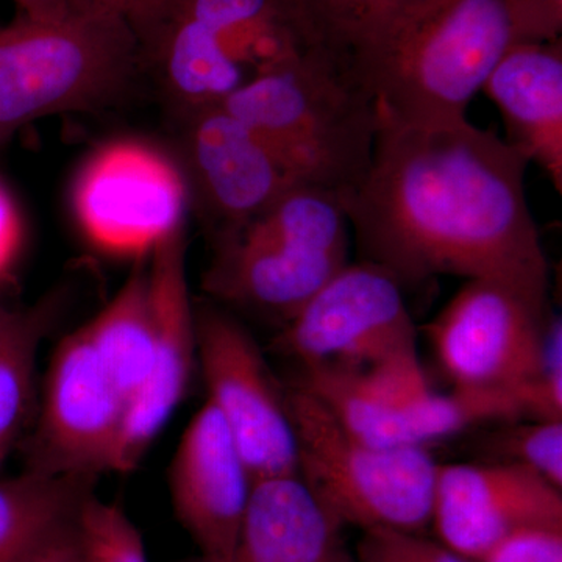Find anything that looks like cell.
<instances>
[{"mask_svg": "<svg viewBox=\"0 0 562 562\" xmlns=\"http://www.w3.org/2000/svg\"><path fill=\"white\" fill-rule=\"evenodd\" d=\"M344 528L301 476L257 479L228 562H358Z\"/></svg>", "mask_w": 562, "mask_h": 562, "instance_id": "e0dca14e", "label": "cell"}, {"mask_svg": "<svg viewBox=\"0 0 562 562\" xmlns=\"http://www.w3.org/2000/svg\"><path fill=\"white\" fill-rule=\"evenodd\" d=\"M87 476L32 471L0 480V562H22L70 522L90 494Z\"/></svg>", "mask_w": 562, "mask_h": 562, "instance_id": "d6986e66", "label": "cell"}, {"mask_svg": "<svg viewBox=\"0 0 562 562\" xmlns=\"http://www.w3.org/2000/svg\"><path fill=\"white\" fill-rule=\"evenodd\" d=\"M20 9L21 16L31 20H60L68 16L63 0H11Z\"/></svg>", "mask_w": 562, "mask_h": 562, "instance_id": "1f68e13d", "label": "cell"}, {"mask_svg": "<svg viewBox=\"0 0 562 562\" xmlns=\"http://www.w3.org/2000/svg\"><path fill=\"white\" fill-rule=\"evenodd\" d=\"M140 72L135 35L120 18L20 14L0 25V146L41 117L113 105Z\"/></svg>", "mask_w": 562, "mask_h": 562, "instance_id": "8992f818", "label": "cell"}, {"mask_svg": "<svg viewBox=\"0 0 562 562\" xmlns=\"http://www.w3.org/2000/svg\"><path fill=\"white\" fill-rule=\"evenodd\" d=\"M222 105L295 180L333 192L344 205L368 173L379 109L330 47L266 70Z\"/></svg>", "mask_w": 562, "mask_h": 562, "instance_id": "277c9868", "label": "cell"}, {"mask_svg": "<svg viewBox=\"0 0 562 562\" xmlns=\"http://www.w3.org/2000/svg\"><path fill=\"white\" fill-rule=\"evenodd\" d=\"M127 401L103 369L83 327L49 362L32 439V471L92 476L111 472Z\"/></svg>", "mask_w": 562, "mask_h": 562, "instance_id": "7c38bea8", "label": "cell"}, {"mask_svg": "<svg viewBox=\"0 0 562 562\" xmlns=\"http://www.w3.org/2000/svg\"><path fill=\"white\" fill-rule=\"evenodd\" d=\"M350 224L338 195L299 183L213 243L202 290L211 302L283 327L349 265Z\"/></svg>", "mask_w": 562, "mask_h": 562, "instance_id": "5b68a950", "label": "cell"}, {"mask_svg": "<svg viewBox=\"0 0 562 562\" xmlns=\"http://www.w3.org/2000/svg\"><path fill=\"white\" fill-rule=\"evenodd\" d=\"M69 13L120 18L128 27L149 16L162 0H63Z\"/></svg>", "mask_w": 562, "mask_h": 562, "instance_id": "f1b7e54d", "label": "cell"}, {"mask_svg": "<svg viewBox=\"0 0 562 562\" xmlns=\"http://www.w3.org/2000/svg\"><path fill=\"white\" fill-rule=\"evenodd\" d=\"M81 235L113 257H147L187 224V180L179 161L139 139H114L92 150L70 194Z\"/></svg>", "mask_w": 562, "mask_h": 562, "instance_id": "30bf717a", "label": "cell"}, {"mask_svg": "<svg viewBox=\"0 0 562 562\" xmlns=\"http://www.w3.org/2000/svg\"><path fill=\"white\" fill-rule=\"evenodd\" d=\"M324 43L341 54L344 49L373 27L420 0H301Z\"/></svg>", "mask_w": 562, "mask_h": 562, "instance_id": "cb8c5ba5", "label": "cell"}, {"mask_svg": "<svg viewBox=\"0 0 562 562\" xmlns=\"http://www.w3.org/2000/svg\"><path fill=\"white\" fill-rule=\"evenodd\" d=\"M532 525H562L561 490L538 473L503 461L438 464L430 527L447 549L473 562Z\"/></svg>", "mask_w": 562, "mask_h": 562, "instance_id": "9a60e30c", "label": "cell"}, {"mask_svg": "<svg viewBox=\"0 0 562 562\" xmlns=\"http://www.w3.org/2000/svg\"><path fill=\"white\" fill-rule=\"evenodd\" d=\"M198 364L251 479L299 475L284 384L241 322L214 302L195 305Z\"/></svg>", "mask_w": 562, "mask_h": 562, "instance_id": "8fae6325", "label": "cell"}, {"mask_svg": "<svg viewBox=\"0 0 562 562\" xmlns=\"http://www.w3.org/2000/svg\"><path fill=\"white\" fill-rule=\"evenodd\" d=\"M483 91L501 110L506 140L562 192V44H516Z\"/></svg>", "mask_w": 562, "mask_h": 562, "instance_id": "ac0fdd59", "label": "cell"}, {"mask_svg": "<svg viewBox=\"0 0 562 562\" xmlns=\"http://www.w3.org/2000/svg\"><path fill=\"white\" fill-rule=\"evenodd\" d=\"M179 120L177 161L187 180L190 206L205 224L211 243L238 231L301 183L222 103Z\"/></svg>", "mask_w": 562, "mask_h": 562, "instance_id": "4fadbf2b", "label": "cell"}, {"mask_svg": "<svg viewBox=\"0 0 562 562\" xmlns=\"http://www.w3.org/2000/svg\"><path fill=\"white\" fill-rule=\"evenodd\" d=\"M486 439L487 453L524 465L562 490V420H514Z\"/></svg>", "mask_w": 562, "mask_h": 562, "instance_id": "603a6c76", "label": "cell"}, {"mask_svg": "<svg viewBox=\"0 0 562 562\" xmlns=\"http://www.w3.org/2000/svg\"><path fill=\"white\" fill-rule=\"evenodd\" d=\"M403 288L371 262L347 265L273 339L302 369L373 372L419 360Z\"/></svg>", "mask_w": 562, "mask_h": 562, "instance_id": "9c48e42d", "label": "cell"}, {"mask_svg": "<svg viewBox=\"0 0 562 562\" xmlns=\"http://www.w3.org/2000/svg\"><path fill=\"white\" fill-rule=\"evenodd\" d=\"M524 43L561 40L562 0H512Z\"/></svg>", "mask_w": 562, "mask_h": 562, "instance_id": "83f0119b", "label": "cell"}, {"mask_svg": "<svg viewBox=\"0 0 562 562\" xmlns=\"http://www.w3.org/2000/svg\"><path fill=\"white\" fill-rule=\"evenodd\" d=\"M22 562H80L79 536L76 517L58 528L49 539Z\"/></svg>", "mask_w": 562, "mask_h": 562, "instance_id": "f546056e", "label": "cell"}, {"mask_svg": "<svg viewBox=\"0 0 562 562\" xmlns=\"http://www.w3.org/2000/svg\"><path fill=\"white\" fill-rule=\"evenodd\" d=\"M40 316V312H16V310L7 308L5 305L0 303V353H2L21 333L27 330Z\"/></svg>", "mask_w": 562, "mask_h": 562, "instance_id": "4dcf8cb0", "label": "cell"}, {"mask_svg": "<svg viewBox=\"0 0 562 562\" xmlns=\"http://www.w3.org/2000/svg\"><path fill=\"white\" fill-rule=\"evenodd\" d=\"M473 562H562V525H532L509 532Z\"/></svg>", "mask_w": 562, "mask_h": 562, "instance_id": "484cf974", "label": "cell"}, {"mask_svg": "<svg viewBox=\"0 0 562 562\" xmlns=\"http://www.w3.org/2000/svg\"><path fill=\"white\" fill-rule=\"evenodd\" d=\"M520 43L512 0H420L338 55L380 113L438 124L465 120L473 95Z\"/></svg>", "mask_w": 562, "mask_h": 562, "instance_id": "7a4b0ae2", "label": "cell"}, {"mask_svg": "<svg viewBox=\"0 0 562 562\" xmlns=\"http://www.w3.org/2000/svg\"><path fill=\"white\" fill-rule=\"evenodd\" d=\"M549 319V310L505 284L469 280L427 325V335L453 390L512 397L528 420Z\"/></svg>", "mask_w": 562, "mask_h": 562, "instance_id": "ba28073f", "label": "cell"}, {"mask_svg": "<svg viewBox=\"0 0 562 562\" xmlns=\"http://www.w3.org/2000/svg\"><path fill=\"white\" fill-rule=\"evenodd\" d=\"M83 330L103 369L131 402L146 382L154 358L155 317L147 268L133 272Z\"/></svg>", "mask_w": 562, "mask_h": 562, "instance_id": "ffe728a7", "label": "cell"}, {"mask_svg": "<svg viewBox=\"0 0 562 562\" xmlns=\"http://www.w3.org/2000/svg\"><path fill=\"white\" fill-rule=\"evenodd\" d=\"M297 473L344 527L424 535L431 525L436 462L427 447L371 446L351 435L316 397L284 384Z\"/></svg>", "mask_w": 562, "mask_h": 562, "instance_id": "52a82bcc", "label": "cell"}, {"mask_svg": "<svg viewBox=\"0 0 562 562\" xmlns=\"http://www.w3.org/2000/svg\"><path fill=\"white\" fill-rule=\"evenodd\" d=\"M80 562H149L143 536L116 503L88 494L76 514Z\"/></svg>", "mask_w": 562, "mask_h": 562, "instance_id": "7402d4cb", "label": "cell"}, {"mask_svg": "<svg viewBox=\"0 0 562 562\" xmlns=\"http://www.w3.org/2000/svg\"><path fill=\"white\" fill-rule=\"evenodd\" d=\"M251 479L227 425L205 402L184 428L169 468L173 512L201 553L199 562H228Z\"/></svg>", "mask_w": 562, "mask_h": 562, "instance_id": "2e32d148", "label": "cell"}, {"mask_svg": "<svg viewBox=\"0 0 562 562\" xmlns=\"http://www.w3.org/2000/svg\"><path fill=\"white\" fill-rule=\"evenodd\" d=\"M131 29L140 69L179 117L327 46L301 0H162Z\"/></svg>", "mask_w": 562, "mask_h": 562, "instance_id": "3957f363", "label": "cell"}, {"mask_svg": "<svg viewBox=\"0 0 562 562\" xmlns=\"http://www.w3.org/2000/svg\"><path fill=\"white\" fill-rule=\"evenodd\" d=\"M358 562H471L417 532L362 531Z\"/></svg>", "mask_w": 562, "mask_h": 562, "instance_id": "d4e9b609", "label": "cell"}, {"mask_svg": "<svg viewBox=\"0 0 562 562\" xmlns=\"http://www.w3.org/2000/svg\"><path fill=\"white\" fill-rule=\"evenodd\" d=\"M25 225L13 192L0 179V290L9 281L24 249Z\"/></svg>", "mask_w": 562, "mask_h": 562, "instance_id": "4316f807", "label": "cell"}, {"mask_svg": "<svg viewBox=\"0 0 562 562\" xmlns=\"http://www.w3.org/2000/svg\"><path fill=\"white\" fill-rule=\"evenodd\" d=\"M527 166L508 140L468 117L412 124L379 111L371 166L346 203L361 261L402 288L436 276L495 281L549 310Z\"/></svg>", "mask_w": 562, "mask_h": 562, "instance_id": "6da1fadb", "label": "cell"}, {"mask_svg": "<svg viewBox=\"0 0 562 562\" xmlns=\"http://www.w3.org/2000/svg\"><path fill=\"white\" fill-rule=\"evenodd\" d=\"M43 316L0 353V468L24 427L35 391V355Z\"/></svg>", "mask_w": 562, "mask_h": 562, "instance_id": "44dd1931", "label": "cell"}, {"mask_svg": "<svg viewBox=\"0 0 562 562\" xmlns=\"http://www.w3.org/2000/svg\"><path fill=\"white\" fill-rule=\"evenodd\" d=\"M155 317L149 375L125 408L111 472L128 473L179 408L198 364L195 305L187 276V225L173 228L147 255Z\"/></svg>", "mask_w": 562, "mask_h": 562, "instance_id": "5bb4252c", "label": "cell"}]
</instances>
